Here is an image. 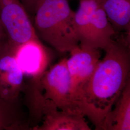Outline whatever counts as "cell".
Segmentation results:
<instances>
[{"instance_id": "6da1fadb", "label": "cell", "mask_w": 130, "mask_h": 130, "mask_svg": "<svg viewBox=\"0 0 130 130\" xmlns=\"http://www.w3.org/2000/svg\"><path fill=\"white\" fill-rule=\"evenodd\" d=\"M104 50V58L77 95L84 116L93 122L95 130H101L105 117L130 79L128 39L113 40Z\"/></svg>"}, {"instance_id": "7a4b0ae2", "label": "cell", "mask_w": 130, "mask_h": 130, "mask_svg": "<svg viewBox=\"0 0 130 130\" xmlns=\"http://www.w3.org/2000/svg\"><path fill=\"white\" fill-rule=\"evenodd\" d=\"M33 14L38 37L56 51L70 52L79 45L68 0H37Z\"/></svg>"}, {"instance_id": "3957f363", "label": "cell", "mask_w": 130, "mask_h": 130, "mask_svg": "<svg viewBox=\"0 0 130 130\" xmlns=\"http://www.w3.org/2000/svg\"><path fill=\"white\" fill-rule=\"evenodd\" d=\"M75 31L82 47L105 50L115 34L101 0H79L74 18Z\"/></svg>"}, {"instance_id": "277c9868", "label": "cell", "mask_w": 130, "mask_h": 130, "mask_svg": "<svg viewBox=\"0 0 130 130\" xmlns=\"http://www.w3.org/2000/svg\"><path fill=\"white\" fill-rule=\"evenodd\" d=\"M67 58L62 59L46 71L39 80V86L44 91L42 97L50 101L63 111L84 116L80 104L72 91Z\"/></svg>"}, {"instance_id": "5b68a950", "label": "cell", "mask_w": 130, "mask_h": 130, "mask_svg": "<svg viewBox=\"0 0 130 130\" xmlns=\"http://www.w3.org/2000/svg\"><path fill=\"white\" fill-rule=\"evenodd\" d=\"M0 21L7 41L13 47L39 38L20 0H0Z\"/></svg>"}, {"instance_id": "8992f818", "label": "cell", "mask_w": 130, "mask_h": 130, "mask_svg": "<svg viewBox=\"0 0 130 130\" xmlns=\"http://www.w3.org/2000/svg\"><path fill=\"white\" fill-rule=\"evenodd\" d=\"M32 93V110L34 114L43 118L42 124L34 127L33 130H91L85 116L57 109L50 101L42 97L39 90Z\"/></svg>"}, {"instance_id": "52a82bcc", "label": "cell", "mask_w": 130, "mask_h": 130, "mask_svg": "<svg viewBox=\"0 0 130 130\" xmlns=\"http://www.w3.org/2000/svg\"><path fill=\"white\" fill-rule=\"evenodd\" d=\"M14 48L7 41L0 50V98L11 101L19 100L25 76L15 59Z\"/></svg>"}, {"instance_id": "ba28073f", "label": "cell", "mask_w": 130, "mask_h": 130, "mask_svg": "<svg viewBox=\"0 0 130 130\" xmlns=\"http://www.w3.org/2000/svg\"><path fill=\"white\" fill-rule=\"evenodd\" d=\"M14 55L24 76L39 82L47 70L50 55L39 38L34 39L14 47Z\"/></svg>"}, {"instance_id": "9c48e42d", "label": "cell", "mask_w": 130, "mask_h": 130, "mask_svg": "<svg viewBox=\"0 0 130 130\" xmlns=\"http://www.w3.org/2000/svg\"><path fill=\"white\" fill-rule=\"evenodd\" d=\"M70 53V57L67 58L66 65L71 77L72 91L77 99L79 91L96 69L101 54L99 49L84 48L79 45Z\"/></svg>"}, {"instance_id": "30bf717a", "label": "cell", "mask_w": 130, "mask_h": 130, "mask_svg": "<svg viewBox=\"0 0 130 130\" xmlns=\"http://www.w3.org/2000/svg\"><path fill=\"white\" fill-rule=\"evenodd\" d=\"M114 107L105 117L101 130H130V79Z\"/></svg>"}, {"instance_id": "8fae6325", "label": "cell", "mask_w": 130, "mask_h": 130, "mask_svg": "<svg viewBox=\"0 0 130 130\" xmlns=\"http://www.w3.org/2000/svg\"><path fill=\"white\" fill-rule=\"evenodd\" d=\"M19 100L8 101L0 98V130L29 129Z\"/></svg>"}, {"instance_id": "7c38bea8", "label": "cell", "mask_w": 130, "mask_h": 130, "mask_svg": "<svg viewBox=\"0 0 130 130\" xmlns=\"http://www.w3.org/2000/svg\"><path fill=\"white\" fill-rule=\"evenodd\" d=\"M103 7L115 31L130 34V0H101Z\"/></svg>"}, {"instance_id": "4fadbf2b", "label": "cell", "mask_w": 130, "mask_h": 130, "mask_svg": "<svg viewBox=\"0 0 130 130\" xmlns=\"http://www.w3.org/2000/svg\"><path fill=\"white\" fill-rule=\"evenodd\" d=\"M27 12L34 13L37 0H20Z\"/></svg>"}, {"instance_id": "5bb4252c", "label": "cell", "mask_w": 130, "mask_h": 130, "mask_svg": "<svg viewBox=\"0 0 130 130\" xmlns=\"http://www.w3.org/2000/svg\"><path fill=\"white\" fill-rule=\"evenodd\" d=\"M7 41V39L0 21V50Z\"/></svg>"}, {"instance_id": "9a60e30c", "label": "cell", "mask_w": 130, "mask_h": 130, "mask_svg": "<svg viewBox=\"0 0 130 130\" xmlns=\"http://www.w3.org/2000/svg\"></svg>"}]
</instances>
